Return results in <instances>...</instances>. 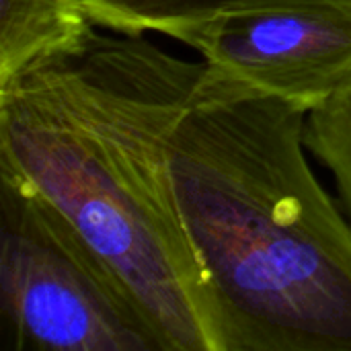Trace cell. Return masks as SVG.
I'll use <instances>...</instances> for the list:
<instances>
[{
    "instance_id": "obj_1",
    "label": "cell",
    "mask_w": 351,
    "mask_h": 351,
    "mask_svg": "<svg viewBox=\"0 0 351 351\" xmlns=\"http://www.w3.org/2000/svg\"><path fill=\"white\" fill-rule=\"evenodd\" d=\"M206 70L142 35L90 29L0 84V167L111 267L162 351H216L167 167L169 134Z\"/></svg>"
},
{
    "instance_id": "obj_2",
    "label": "cell",
    "mask_w": 351,
    "mask_h": 351,
    "mask_svg": "<svg viewBox=\"0 0 351 351\" xmlns=\"http://www.w3.org/2000/svg\"><path fill=\"white\" fill-rule=\"evenodd\" d=\"M306 115L208 66L169 134L216 351H351V222L308 165Z\"/></svg>"
},
{
    "instance_id": "obj_3",
    "label": "cell",
    "mask_w": 351,
    "mask_h": 351,
    "mask_svg": "<svg viewBox=\"0 0 351 351\" xmlns=\"http://www.w3.org/2000/svg\"><path fill=\"white\" fill-rule=\"evenodd\" d=\"M0 311L19 351H162L80 232L0 167Z\"/></svg>"
},
{
    "instance_id": "obj_4",
    "label": "cell",
    "mask_w": 351,
    "mask_h": 351,
    "mask_svg": "<svg viewBox=\"0 0 351 351\" xmlns=\"http://www.w3.org/2000/svg\"><path fill=\"white\" fill-rule=\"evenodd\" d=\"M210 70L306 113L351 82V0L226 14L175 37Z\"/></svg>"
},
{
    "instance_id": "obj_5",
    "label": "cell",
    "mask_w": 351,
    "mask_h": 351,
    "mask_svg": "<svg viewBox=\"0 0 351 351\" xmlns=\"http://www.w3.org/2000/svg\"><path fill=\"white\" fill-rule=\"evenodd\" d=\"M93 27L74 0H0V84Z\"/></svg>"
},
{
    "instance_id": "obj_6",
    "label": "cell",
    "mask_w": 351,
    "mask_h": 351,
    "mask_svg": "<svg viewBox=\"0 0 351 351\" xmlns=\"http://www.w3.org/2000/svg\"><path fill=\"white\" fill-rule=\"evenodd\" d=\"M323 0H74L84 16L121 35L148 31L177 37L189 27L237 12Z\"/></svg>"
},
{
    "instance_id": "obj_7",
    "label": "cell",
    "mask_w": 351,
    "mask_h": 351,
    "mask_svg": "<svg viewBox=\"0 0 351 351\" xmlns=\"http://www.w3.org/2000/svg\"><path fill=\"white\" fill-rule=\"evenodd\" d=\"M304 144L331 173L337 202L351 222V82L306 115Z\"/></svg>"
}]
</instances>
